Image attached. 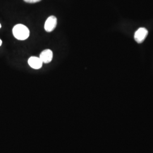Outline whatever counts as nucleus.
Masks as SVG:
<instances>
[{"instance_id":"1","label":"nucleus","mask_w":153,"mask_h":153,"mask_svg":"<svg viewBox=\"0 0 153 153\" xmlns=\"http://www.w3.org/2000/svg\"><path fill=\"white\" fill-rule=\"evenodd\" d=\"M13 33L16 39L24 40L29 37L30 30L26 26L22 24H18L13 28Z\"/></svg>"},{"instance_id":"2","label":"nucleus","mask_w":153,"mask_h":153,"mask_svg":"<svg viewBox=\"0 0 153 153\" xmlns=\"http://www.w3.org/2000/svg\"><path fill=\"white\" fill-rule=\"evenodd\" d=\"M57 25V18L54 16H49L44 25V29L47 32H52L55 30Z\"/></svg>"},{"instance_id":"3","label":"nucleus","mask_w":153,"mask_h":153,"mask_svg":"<svg viewBox=\"0 0 153 153\" xmlns=\"http://www.w3.org/2000/svg\"><path fill=\"white\" fill-rule=\"evenodd\" d=\"M148 31L146 28L141 27L138 28L134 33V40L138 43H142L148 36Z\"/></svg>"},{"instance_id":"4","label":"nucleus","mask_w":153,"mask_h":153,"mask_svg":"<svg viewBox=\"0 0 153 153\" xmlns=\"http://www.w3.org/2000/svg\"><path fill=\"white\" fill-rule=\"evenodd\" d=\"M53 52L51 49H45L42 52L39 58L44 64H48L53 59Z\"/></svg>"},{"instance_id":"5","label":"nucleus","mask_w":153,"mask_h":153,"mask_svg":"<svg viewBox=\"0 0 153 153\" xmlns=\"http://www.w3.org/2000/svg\"><path fill=\"white\" fill-rule=\"evenodd\" d=\"M28 63L29 65L32 68L35 69H40L42 67L43 64V62H42V61L41 60V59L39 57H34V56L31 57L28 59Z\"/></svg>"},{"instance_id":"6","label":"nucleus","mask_w":153,"mask_h":153,"mask_svg":"<svg viewBox=\"0 0 153 153\" xmlns=\"http://www.w3.org/2000/svg\"><path fill=\"white\" fill-rule=\"evenodd\" d=\"M25 2H27V3H30V4H34V3H36L39 2L42 0H23Z\"/></svg>"},{"instance_id":"7","label":"nucleus","mask_w":153,"mask_h":153,"mask_svg":"<svg viewBox=\"0 0 153 153\" xmlns=\"http://www.w3.org/2000/svg\"><path fill=\"white\" fill-rule=\"evenodd\" d=\"M2 40L0 39V46L2 45Z\"/></svg>"},{"instance_id":"8","label":"nucleus","mask_w":153,"mask_h":153,"mask_svg":"<svg viewBox=\"0 0 153 153\" xmlns=\"http://www.w3.org/2000/svg\"><path fill=\"white\" fill-rule=\"evenodd\" d=\"M1 25L0 24V28H1Z\"/></svg>"}]
</instances>
